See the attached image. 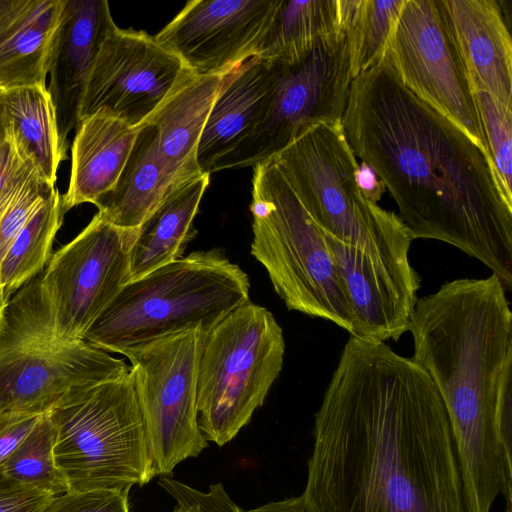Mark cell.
Returning a JSON list of instances; mask_svg holds the SVG:
<instances>
[{"label": "cell", "mask_w": 512, "mask_h": 512, "mask_svg": "<svg viewBox=\"0 0 512 512\" xmlns=\"http://www.w3.org/2000/svg\"><path fill=\"white\" fill-rule=\"evenodd\" d=\"M309 512H467L458 452L427 372L350 336L315 414Z\"/></svg>", "instance_id": "cell-1"}, {"label": "cell", "mask_w": 512, "mask_h": 512, "mask_svg": "<svg viewBox=\"0 0 512 512\" xmlns=\"http://www.w3.org/2000/svg\"><path fill=\"white\" fill-rule=\"evenodd\" d=\"M341 126L413 239L460 249L511 291L512 202L481 146L408 90L383 60L353 79Z\"/></svg>", "instance_id": "cell-2"}, {"label": "cell", "mask_w": 512, "mask_h": 512, "mask_svg": "<svg viewBox=\"0 0 512 512\" xmlns=\"http://www.w3.org/2000/svg\"><path fill=\"white\" fill-rule=\"evenodd\" d=\"M500 279L460 278L417 299L413 359L436 386L450 421L467 512H511L512 312Z\"/></svg>", "instance_id": "cell-3"}, {"label": "cell", "mask_w": 512, "mask_h": 512, "mask_svg": "<svg viewBox=\"0 0 512 512\" xmlns=\"http://www.w3.org/2000/svg\"><path fill=\"white\" fill-rule=\"evenodd\" d=\"M271 159L323 232L337 269L418 279L409 260L414 239L398 214L364 192L341 121L308 127Z\"/></svg>", "instance_id": "cell-4"}, {"label": "cell", "mask_w": 512, "mask_h": 512, "mask_svg": "<svg viewBox=\"0 0 512 512\" xmlns=\"http://www.w3.org/2000/svg\"><path fill=\"white\" fill-rule=\"evenodd\" d=\"M247 274L220 250L192 252L127 282L83 341L121 354L188 329L212 328L249 300Z\"/></svg>", "instance_id": "cell-5"}, {"label": "cell", "mask_w": 512, "mask_h": 512, "mask_svg": "<svg viewBox=\"0 0 512 512\" xmlns=\"http://www.w3.org/2000/svg\"><path fill=\"white\" fill-rule=\"evenodd\" d=\"M251 255L289 310L355 334L353 310L325 236L272 159L253 167Z\"/></svg>", "instance_id": "cell-6"}, {"label": "cell", "mask_w": 512, "mask_h": 512, "mask_svg": "<svg viewBox=\"0 0 512 512\" xmlns=\"http://www.w3.org/2000/svg\"><path fill=\"white\" fill-rule=\"evenodd\" d=\"M47 415L68 491H129L155 476L130 371L70 392Z\"/></svg>", "instance_id": "cell-7"}, {"label": "cell", "mask_w": 512, "mask_h": 512, "mask_svg": "<svg viewBox=\"0 0 512 512\" xmlns=\"http://www.w3.org/2000/svg\"><path fill=\"white\" fill-rule=\"evenodd\" d=\"M283 331L248 301L203 333L197 370L198 425L207 441L230 442L261 407L284 361Z\"/></svg>", "instance_id": "cell-8"}, {"label": "cell", "mask_w": 512, "mask_h": 512, "mask_svg": "<svg viewBox=\"0 0 512 512\" xmlns=\"http://www.w3.org/2000/svg\"><path fill=\"white\" fill-rule=\"evenodd\" d=\"M137 230L117 227L95 214L82 232L51 256L40 273L42 327L31 345L83 341L128 282Z\"/></svg>", "instance_id": "cell-9"}, {"label": "cell", "mask_w": 512, "mask_h": 512, "mask_svg": "<svg viewBox=\"0 0 512 512\" xmlns=\"http://www.w3.org/2000/svg\"><path fill=\"white\" fill-rule=\"evenodd\" d=\"M203 333L188 329L121 353L130 362L155 476L169 477L178 464L208 447L197 408Z\"/></svg>", "instance_id": "cell-10"}, {"label": "cell", "mask_w": 512, "mask_h": 512, "mask_svg": "<svg viewBox=\"0 0 512 512\" xmlns=\"http://www.w3.org/2000/svg\"><path fill=\"white\" fill-rule=\"evenodd\" d=\"M277 64L275 87L263 120L214 165L212 173L254 167L273 158L308 127L341 121L354 79L344 27L300 60Z\"/></svg>", "instance_id": "cell-11"}, {"label": "cell", "mask_w": 512, "mask_h": 512, "mask_svg": "<svg viewBox=\"0 0 512 512\" xmlns=\"http://www.w3.org/2000/svg\"><path fill=\"white\" fill-rule=\"evenodd\" d=\"M382 60L408 90L488 153L474 90L440 0H404Z\"/></svg>", "instance_id": "cell-12"}, {"label": "cell", "mask_w": 512, "mask_h": 512, "mask_svg": "<svg viewBox=\"0 0 512 512\" xmlns=\"http://www.w3.org/2000/svg\"><path fill=\"white\" fill-rule=\"evenodd\" d=\"M189 70L154 36L115 26L103 40L83 95L79 121L105 111L146 125Z\"/></svg>", "instance_id": "cell-13"}, {"label": "cell", "mask_w": 512, "mask_h": 512, "mask_svg": "<svg viewBox=\"0 0 512 512\" xmlns=\"http://www.w3.org/2000/svg\"><path fill=\"white\" fill-rule=\"evenodd\" d=\"M279 0H192L157 35L190 72L222 76L263 49Z\"/></svg>", "instance_id": "cell-14"}, {"label": "cell", "mask_w": 512, "mask_h": 512, "mask_svg": "<svg viewBox=\"0 0 512 512\" xmlns=\"http://www.w3.org/2000/svg\"><path fill=\"white\" fill-rule=\"evenodd\" d=\"M130 371L85 341L0 351V413L47 414L70 392Z\"/></svg>", "instance_id": "cell-15"}, {"label": "cell", "mask_w": 512, "mask_h": 512, "mask_svg": "<svg viewBox=\"0 0 512 512\" xmlns=\"http://www.w3.org/2000/svg\"><path fill=\"white\" fill-rule=\"evenodd\" d=\"M116 26L106 0H66L49 63L50 94L59 138L67 150L99 48Z\"/></svg>", "instance_id": "cell-16"}, {"label": "cell", "mask_w": 512, "mask_h": 512, "mask_svg": "<svg viewBox=\"0 0 512 512\" xmlns=\"http://www.w3.org/2000/svg\"><path fill=\"white\" fill-rule=\"evenodd\" d=\"M474 91L512 108V39L496 0H440Z\"/></svg>", "instance_id": "cell-17"}, {"label": "cell", "mask_w": 512, "mask_h": 512, "mask_svg": "<svg viewBox=\"0 0 512 512\" xmlns=\"http://www.w3.org/2000/svg\"><path fill=\"white\" fill-rule=\"evenodd\" d=\"M278 64L254 56L224 76L202 132L197 164L202 173L240 145L263 120L275 87Z\"/></svg>", "instance_id": "cell-18"}, {"label": "cell", "mask_w": 512, "mask_h": 512, "mask_svg": "<svg viewBox=\"0 0 512 512\" xmlns=\"http://www.w3.org/2000/svg\"><path fill=\"white\" fill-rule=\"evenodd\" d=\"M66 0H0V90L46 86Z\"/></svg>", "instance_id": "cell-19"}, {"label": "cell", "mask_w": 512, "mask_h": 512, "mask_svg": "<svg viewBox=\"0 0 512 512\" xmlns=\"http://www.w3.org/2000/svg\"><path fill=\"white\" fill-rule=\"evenodd\" d=\"M139 130L105 111L78 122L71 147L69 186L62 195L66 212L83 203L94 204L112 189Z\"/></svg>", "instance_id": "cell-20"}, {"label": "cell", "mask_w": 512, "mask_h": 512, "mask_svg": "<svg viewBox=\"0 0 512 512\" xmlns=\"http://www.w3.org/2000/svg\"><path fill=\"white\" fill-rule=\"evenodd\" d=\"M184 178L159 154L152 125L140 128L128 160L115 185L94 205L97 214L124 229H136Z\"/></svg>", "instance_id": "cell-21"}, {"label": "cell", "mask_w": 512, "mask_h": 512, "mask_svg": "<svg viewBox=\"0 0 512 512\" xmlns=\"http://www.w3.org/2000/svg\"><path fill=\"white\" fill-rule=\"evenodd\" d=\"M225 75L202 76L189 71L147 123L155 129L164 162L184 178L202 173L197 149Z\"/></svg>", "instance_id": "cell-22"}, {"label": "cell", "mask_w": 512, "mask_h": 512, "mask_svg": "<svg viewBox=\"0 0 512 512\" xmlns=\"http://www.w3.org/2000/svg\"><path fill=\"white\" fill-rule=\"evenodd\" d=\"M210 175L200 173L178 184L138 227L129 253L128 282L182 257L196 234L193 220Z\"/></svg>", "instance_id": "cell-23"}, {"label": "cell", "mask_w": 512, "mask_h": 512, "mask_svg": "<svg viewBox=\"0 0 512 512\" xmlns=\"http://www.w3.org/2000/svg\"><path fill=\"white\" fill-rule=\"evenodd\" d=\"M3 127L18 149L49 183L55 184L66 152L60 142L55 110L46 86L33 85L1 91Z\"/></svg>", "instance_id": "cell-24"}, {"label": "cell", "mask_w": 512, "mask_h": 512, "mask_svg": "<svg viewBox=\"0 0 512 512\" xmlns=\"http://www.w3.org/2000/svg\"><path fill=\"white\" fill-rule=\"evenodd\" d=\"M343 29L341 0H279L263 49L264 59L292 63Z\"/></svg>", "instance_id": "cell-25"}, {"label": "cell", "mask_w": 512, "mask_h": 512, "mask_svg": "<svg viewBox=\"0 0 512 512\" xmlns=\"http://www.w3.org/2000/svg\"><path fill=\"white\" fill-rule=\"evenodd\" d=\"M65 213L56 189L17 235L0 263V291L5 296L11 298L43 271Z\"/></svg>", "instance_id": "cell-26"}, {"label": "cell", "mask_w": 512, "mask_h": 512, "mask_svg": "<svg viewBox=\"0 0 512 512\" xmlns=\"http://www.w3.org/2000/svg\"><path fill=\"white\" fill-rule=\"evenodd\" d=\"M403 3L404 0H341L354 78L383 59Z\"/></svg>", "instance_id": "cell-27"}, {"label": "cell", "mask_w": 512, "mask_h": 512, "mask_svg": "<svg viewBox=\"0 0 512 512\" xmlns=\"http://www.w3.org/2000/svg\"><path fill=\"white\" fill-rule=\"evenodd\" d=\"M0 469L11 478L56 496L68 491L54 459V429L47 414L5 460Z\"/></svg>", "instance_id": "cell-28"}, {"label": "cell", "mask_w": 512, "mask_h": 512, "mask_svg": "<svg viewBox=\"0 0 512 512\" xmlns=\"http://www.w3.org/2000/svg\"><path fill=\"white\" fill-rule=\"evenodd\" d=\"M488 154L496 176L512 202V108L484 91H474Z\"/></svg>", "instance_id": "cell-29"}, {"label": "cell", "mask_w": 512, "mask_h": 512, "mask_svg": "<svg viewBox=\"0 0 512 512\" xmlns=\"http://www.w3.org/2000/svg\"><path fill=\"white\" fill-rule=\"evenodd\" d=\"M56 189L55 184L34 173L0 211V263L17 235Z\"/></svg>", "instance_id": "cell-30"}, {"label": "cell", "mask_w": 512, "mask_h": 512, "mask_svg": "<svg viewBox=\"0 0 512 512\" xmlns=\"http://www.w3.org/2000/svg\"><path fill=\"white\" fill-rule=\"evenodd\" d=\"M127 490L67 491L53 496L42 512H130Z\"/></svg>", "instance_id": "cell-31"}, {"label": "cell", "mask_w": 512, "mask_h": 512, "mask_svg": "<svg viewBox=\"0 0 512 512\" xmlns=\"http://www.w3.org/2000/svg\"><path fill=\"white\" fill-rule=\"evenodd\" d=\"M158 485L187 512H244L231 499L221 482L210 484L207 491L198 490L170 477H161Z\"/></svg>", "instance_id": "cell-32"}, {"label": "cell", "mask_w": 512, "mask_h": 512, "mask_svg": "<svg viewBox=\"0 0 512 512\" xmlns=\"http://www.w3.org/2000/svg\"><path fill=\"white\" fill-rule=\"evenodd\" d=\"M34 173L39 172L23 156L11 134L2 125L0 131V211L24 181Z\"/></svg>", "instance_id": "cell-33"}, {"label": "cell", "mask_w": 512, "mask_h": 512, "mask_svg": "<svg viewBox=\"0 0 512 512\" xmlns=\"http://www.w3.org/2000/svg\"><path fill=\"white\" fill-rule=\"evenodd\" d=\"M52 497L11 478L0 469V512H42Z\"/></svg>", "instance_id": "cell-34"}, {"label": "cell", "mask_w": 512, "mask_h": 512, "mask_svg": "<svg viewBox=\"0 0 512 512\" xmlns=\"http://www.w3.org/2000/svg\"><path fill=\"white\" fill-rule=\"evenodd\" d=\"M41 416L25 413H0V467L27 437Z\"/></svg>", "instance_id": "cell-35"}, {"label": "cell", "mask_w": 512, "mask_h": 512, "mask_svg": "<svg viewBox=\"0 0 512 512\" xmlns=\"http://www.w3.org/2000/svg\"><path fill=\"white\" fill-rule=\"evenodd\" d=\"M244 512H309L302 496L272 501Z\"/></svg>", "instance_id": "cell-36"}, {"label": "cell", "mask_w": 512, "mask_h": 512, "mask_svg": "<svg viewBox=\"0 0 512 512\" xmlns=\"http://www.w3.org/2000/svg\"><path fill=\"white\" fill-rule=\"evenodd\" d=\"M10 298H8L7 296H5L1 291H0V327H1V324H2V320H3V316H4V311H5V308H6V305L8 303Z\"/></svg>", "instance_id": "cell-37"}, {"label": "cell", "mask_w": 512, "mask_h": 512, "mask_svg": "<svg viewBox=\"0 0 512 512\" xmlns=\"http://www.w3.org/2000/svg\"><path fill=\"white\" fill-rule=\"evenodd\" d=\"M173 512H187L182 506L176 505Z\"/></svg>", "instance_id": "cell-38"}, {"label": "cell", "mask_w": 512, "mask_h": 512, "mask_svg": "<svg viewBox=\"0 0 512 512\" xmlns=\"http://www.w3.org/2000/svg\"><path fill=\"white\" fill-rule=\"evenodd\" d=\"M1 91L2 90H0V94H1ZM1 129H2V122H1V114H0V131H1Z\"/></svg>", "instance_id": "cell-39"}]
</instances>
